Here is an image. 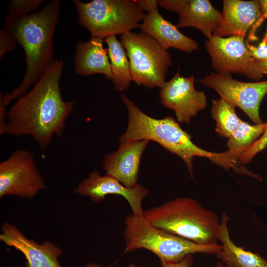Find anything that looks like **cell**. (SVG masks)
<instances>
[{
  "mask_svg": "<svg viewBox=\"0 0 267 267\" xmlns=\"http://www.w3.org/2000/svg\"><path fill=\"white\" fill-rule=\"evenodd\" d=\"M267 122L252 125L241 120L239 125L228 138L227 146L240 156L263 134Z\"/></svg>",
  "mask_w": 267,
  "mask_h": 267,
  "instance_id": "cell-22",
  "label": "cell"
},
{
  "mask_svg": "<svg viewBox=\"0 0 267 267\" xmlns=\"http://www.w3.org/2000/svg\"><path fill=\"white\" fill-rule=\"evenodd\" d=\"M0 240L23 254L26 267H62L58 259L63 252L60 247L49 241L38 243L10 223L2 225Z\"/></svg>",
  "mask_w": 267,
  "mask_h": 267,
  "instance_id": "cell-14",
  "label": "cell"
},
{
  "mask_svg": "<svg viewBox=\"0 0 267 267\" xmlns=\"http://www.w3.org/2000/svg\"><path fill=\"white\" fill-rule=\"evenodd\" d=\"M153 226L197 244H218L220 219L197 200L180 197L144 210Z\"/></svg>",
  "mask_w": 267,
  "mask_h": 267,
  "instance_id": "cell-4",
  "label": "cell"
},
{
  "mask_svg": "<svg viewBox=\"0 0 267 267\" xmlns=\"http://www.w3.org/2000/svg\"><path fill=\"white\" fill-rule=\"evenodd\" d=\"M79 23L91 37L103 39L123 34L139 27L146 14L135 0H73Z\"/></svg>",
  "mask_w": 267,
  "mask_h": 267,
  "instance_id": "cell-6",
  "label": "cell"
},
{
  "mask_svg": "<svg viewBox=\"0 0 267 267\" xmlns=\"http://www.w3.org/2000/svg\"><path fill=\"white\" fill-rule=\"evenodd\" d=\"M265 35H266V36H267V31H266V33Z\"/></svg>",
  "mask_w": 267,
  "mask_h": 267,
  "instance_id": "cell-33",
  "label": "cell"
},
{
  "mask_svg": "<svg viewBox=\"0 0 267 267\" xmlns=\"http://www.w3.org/2000/svg\"><path fill=\"white\" fill-rule=\"evenodd\" d=\"M267 147V125L262 135L239 158L240 164L250 163L254 156Z\"/></svg>",
  "mask_w": 267,
  "mask_h": 267,
  "instance_id": "cell-24",
  "label": "cell"
},
{
  "mask_svg": "<svg viewBox=\"0 0 267 267\" xmlns=\"http://www.w3.org/2000/svg\"><path fill=\"white\" fill-rule=\"evenodd\" d=\"M205 46L217 73L239 74L257 81L263 78L257 61L251 56L244 38L212 36L207 39Z\"/></svg>",
  "mask_w": 267,
  "mask_h": 267,
  "instance_id": "cell-10",
  "label": "cell"
},
{
  "mask_svg": "<svg viewBox=\"0 0 267 267\" xmlns=\"http://www.w3.org/2000/svg\"><path fill=\"white\" fill-rule=\"evenodd\" d=\"M125 253L143 249L154 254L160 262L178 263L188 255L216 254L222 249V245L197 244L156 227L143 216L128 215L125 218Z\"/></svg>",
  "mask_w": 267,
  "mask_h": 267,
  "instance_id": "cell-5",
  "label": "cell"
},
{
  "mask_svg": "<svg viewBox=\"0 0 267 267\" xmlns=\"http://www.w3.org/2000/svg\"><path fill=\"white\" fill-rule=\"evenodd\" d=\"M121 98L127 109L128 123L125 132L119 138L120 143L141 140L155 141L179 157L192 178L194 157L206 158L215 164L220 161V153L207 151L194 144L190 135L182 129L173 117L153 118L142 112L126 95L122 93Z\"/></svg>",
  "mask_w": 267,
  "mask_h": 267,
  "instance_id": "cell-3",
  "label": "cell"
},
{
  "mask_svg": "<svg viewBox=\"0 0 267 267\" xmlns=\"http://www.w3.org/2000/svg\"><path fill=\"white\" fill-rule=\"evenodd\" d=\"M129 267H139L134 263H131L129 265Z\"/></svg>",
  "mask_w": 267,
  "mask_h": 267,
  "instance_id": "cell-32",
  "label": "cell"
},
{
  "mask_svg": "<svg viewBox=\"0 0 267 267\" xmlns=\"http://www.w3.org/2000/svg\"><path fill=\"white\" fill-rule=\"evenodd\" d=\"M43 0H12L8 4V15L19 16L29 14V12L39 8Z\"/></svg>",
  "mask_w": 267,
  "mask_h": 267,
  "instance_id": "cell-23",
  "label": "cell"
},
{
  "mask_svg": "<svg viewBox=\"0 0 267 267\" xmlns=\"http://www.w3.org/2000/svg\"><path fill=\"white\" fill-rule=\"evenodd\" d=\"M45 187L33 154L29 151H14L0 163V197H34Z\"/></svg>",
  "mask_w": 267,
  "mask_h": 267,
  "instance_id": "cell-8",
  "label": "cell"
},
{
  "mask_svg": "<svg viewBox=\"0 0 267 267\" xmlns=\"http://www.w3.org/2000/svg\"><path fill=\"white\" fill-rule=\"evenodd\" d=\"M112 74V82L115 89L123 92L129 88L132 81L130 61L127 52L116 36L104 39Z\"/></svg>",
  "mask_w": 267,
  "mask_h": 267,
  "instance_id": "cell-20",
  "label": "cell"
},
{
  "mask_svg": "<svg viewBox=\"0 0 267 267\" xmlns=\"http://www.w3.org/2000/svg\"><path fill=\"white\" fill-rule=\"evenodd\" d=\"M229 218L223 213L219 230V241L222 249L217 258L229 267H267V261L257 253L236 246L231 239L228 228Z\"/></svg>",
  "mask_w": 267,
  "mask_h": 267,
  "instance_id": "cell-19",
  "label": "cell"
},
{
  "mask_svg": "<svg viewBox=\"0 0 267 267\" xmlns=\"http://www.w3.org/2000/svg\"><path fill=\"white\" fill-rule=\"evenodd\" d=\"M16 43L12 37L4 28L0 31V58L8 51L12 50L16 45Z\"/></svg>",
  "mask_w": 267,
  "mask_h": 267,
  "instance_id": "cell-26",
  "label": "cell"
},
{
  "mask_svg": "<svg viewBox=\"0 0 267 267\" xmlns=\"http://www.w3.org/2000/svg\"><path fill=\"white\" fill-rule=\"evenodd\" d=\"M60 8V0H52L32 14H7L4 28L23 48L26 68L20 85L10 92L0 94V103L5 107L26 94L54 60L53 37Z\"/></svg>",
  "mask_w": 267,
  "mask_h": 267,
  "instance_id": "cell-2",
  "label": "cell"
},
{
  "mask_svg": "<svg viewBox=\"0 0 267 267\" xmlns=\"http://www.w3.org/2000/svg\"><path fill=\"white\" fill-rule=\"evenodd\" d=\"M64 61L55 59L34 87L9 108L4 134L31 136L44 151L54 135L61 137L74 106L62 97Z\"/></svg>",
  "mask_w": 267,
  "mask_h": 267,
  "instance_id": "cell-1",
  "label": "cell"
},
{
  "mask_svg": "<svg viewBox=\"0 0 267 267\" xmlns=\"http://www.w3.org/2000/svg\"><path fill=\"white\" fill-rule=\"evenodd\" d=\"M74 192L77 195L89 197L94 203L104 201L108 195L122 196L129 203L132 214L137 216H143L142 202L149 193V190L141 185L127 187L110 175L106 174L101 176L98 170L89 173Z\"/></svg>",
  "mask_w": 267,
  "mask_h": 267,
  "instance_id": "cell-12",
  "label": "cell"
},
{
  "mask_svg": "<svg viewBox=\"0 0 267 267\" xmlns=\"http://www.w3.org/2000/svg\"></svg>",
  "mask_w": 267,
  "mask_h": 267,
  "instance_id": "cell-34",
  "label": "cell"
},
{
  "mask_svg": "<svg viewBox=\"0 0 267 267\" xmlns=\"http://www.w3.org/2000/svg\"><path fill=\"white\" fill-rule=\"evenodd\" d=\"M216 267H229L225 265L221 262H218L216 264Z\"/></svg>",
  "mask_w": 267,
  "mask_h": 267,
  "instance_id": "cell-31",
  "label": "cell"
},
{
  "mask_svg": "<svg viewBox=\"0 0 267 267\" xmlns=\"http://www.w3.org/2000/svg\"><path fill=\"white\" fill-rule=\"evenodd\" d=\"M139 28L167 50L174 48L191 53L198 49L197 42L181 33L176 26L165 19L158 8L147 12Z\"/></svg>",
  "mask_w": 267,
  "mask_h": 267,
  "instance_id": "cell-17",
  "label": "cell"
},
{
  "mask_svg": "<svg viewBox=\"0 0 267 267\" xmlns=\"http://www.w3.org/2000/svg\"><path fill=\"white\" fill-rule=\"evenodd\" d=\"M198 82L240 108L255 124L263 123L259 109L267 94V80L244 82L234 79L230 73H211Z\"/></svg>",
  "mask_w": 267,
  "mask_h": 267,
  "instance_id": "cell-9",
  "label": "cell"
},
{
  "mask_svg": "<svg viewBox=\"0 0 267 267\" xmlns=\"http://www.w3.org/2000/svg\"><path fill=\"white\" fill-rule=\"evenodd\" d=\"M158 5L178 14V28L193 27L209 39L218 28L221 13L209 0H160Z\"/></svg>",
  "mask_w": 267,
  "mask_h": 267,
  "instance_id": "cell-13",
  "label": "cell"
},
{
  "mask_svg": "<svg viewBox=\"0 0 267 267\" xmlns=\"http://www.w3.org/2000/svg\"><path fill=\"white\" fill-rule=\"evenodd\" d=\"M219 25L213 36L245 38L262 15L260 0H223Z\"/></svg>",
  "mask_w": 267,
  "mask_h": 267,
  "instance_id": "cell-16",
  "label": "cell"
},
{
  "mask_svg": "<svg viewBox=\"0 0 267 267\" xmlns=\"http://www.w3.org/2000/svg\"><path fill=\"white\" fill-rule=\"evenodd\" d=\"M194 83L193 76H181L178 68L161 88L159 96L161 104L174 110L179 122L189 123L191 119L207 106L205 92L197 90Z\"/></svg>",
  "mask_w": 267,
  "mask_h": 267,
  "instance_id": "cell-11",
  "label": "cell"
},
{
  "mask_svg": "<svg viewBox=\"0 0 267 267\" xmlns=\"http://www.w3.org/2000/svg\"><path fill=\"white\" fill-rule=\"evenodd\" d=\"M86 267H101V266L96 263H89L86 265Z\"/></svg>",
  "mask_w": 267,
  "mask_h": 267,
  "instance_id": "cell-30",
  "label": "cell"
},
{
  "mask_svg": "<svg viewBox=\"0 0 267 267\" xmlns=\"http://www.w3.org/2000/svg\"><path fill=\"white\" fill-rule=\"evenodd\" d=\"M246 46L251 56L257 61H261L267 60V37L264 36L262 41L257 45H254L249 42H246Z\"/></svg>",
  "mask_w": 267,
  "mask_h": 267,
  "instance_id": "cell-25",
  "label": "cell"
},
{
  "mask_svg": "<svg viewBox=\"0 0 267 267\" xmlns=\"http://www.w3.org/2000/svg\"><path fill=\"white\" fill-rule=\"evenodd\" d=\"M120 42L130 61L132 81L147 88H161L172 64L170 53L142 32L125 33Z\"/></svg>",
  "mask_w": 267,
  "mask_h": 267,
  "instance_id": "cell-7",
  "label": "cell"
},
{
  "mask_svg": "<svg viewBox=\"0 0 267 267\" xmlns=\"http://www.w3.org/2000/svg\"><path fill=\"white\" fill-rule=\"evenodd\" d=\"M139 7L146 12L158 8V2L156 0H136Z\"/></svg>",
  "mask_w": 267,
  "mask_h": 267,
  "instance_id": "cell-28",
  "label": "cell"
},
{
  "mask_svg": "<svg viewBox=\"0 0 267 267\" xmlns=\"http://www.w3.org/2000/svg\"><path fill=\"white\" fill-rule=\"evenodd\" d=\"M104 39L91 37L88 42H79L75 46L74 57L76 73L81 76L103 74L112 81L110 60L107 49L103 47Z\"/></svg>",
  "mask_w": 267,
  "mask_h": 267,
  "instance_id": "cell-18",
  "label": "cell"
},
{
  "mask_svg": "<svg viewBox=\"0 0 267 267\" xmlns=\"http://www.w3.org/2000/svg\"><path fill=\"white\" fill-rule=\"evenodd\" d=\"M235 107L222 98L212 101L211 114L216 123L215 131L222 137L228 138L242 120L236 114Z\"/></svg>",
  "mask_w": 267,
  "mask_h": 267,
  "instance_id": "cell-21",
  "label": "cell"
},
{
  "mask_svg": "<svg viewBox=\"0 0 267 267\" xmlns=\"http://www.w3.org/2000/svg\"><path fill=\"white\" fill-rule=\"evenodd\" d=\"M257 66L259 71L263 75H267V60L257 61Z\"/></svg>",
  "mask_w": 267,
  "mask_h": 267,
  "instance_id": "cell-29",
  "label": "cell"
},
{
  "mask_svg": "<svg viewBox=\"0 0 267 267\" xmlns=\"http://www.w3.org/2000/svg\"><path fill=\"white\" fill-rule=\"evenodd\" d=\"M192 255L186 256L182 261L178 263H166L160 262L161 267H192L193 264Z\"/></svg>",
  "mask_w": 267,
  "mask_h": 267,
  "instance_id": "cell-27",
  "label": "cell"
},
{
  "mask_svg": "<svg viewBox=\"0 0 267 267\" xmlns=\"http://www.w3.org/2000/svg\"><path fill=\"white\" fill-rule=\"evenodd\" d=\"M149 141L141 140L120 143L117 150L104 157L103 169L106 174L127 187L136 186L141 157Z\"/></svg>",
  "mask_w": 267,
  "mask_h": 267,
  "instance_id": "cell-15",
  "label": "cell"
}]
</instances>
